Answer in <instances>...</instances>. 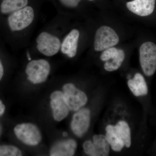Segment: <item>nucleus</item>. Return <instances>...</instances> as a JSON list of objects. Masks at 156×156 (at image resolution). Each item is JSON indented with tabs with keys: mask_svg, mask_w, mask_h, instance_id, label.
<instances>
[{
	"mask_svg": "<svg viewBox=\"0 0 156 156\" xmlns=\"http://www.w3.org/2000/svg\"><path fill=\"white\" fill-rule=\"evenodd\" d=\"M77 148L76 142L73 139L61 140L53 144L50 151L51 156L74 155Z\"/></svg>",
	"mask_w": 156,
	"mask_h": 156,
	"instance_id": "13",
	"label": "nucleus"
},
{
	"mask_svg": "<svg viewBox=\"0 0 156 156\" xmlns=\"http://www.w3.org/2000/svg\"><path fill=\"white\" fill-rule=\"evenodd\" d=\"M80 37V32L78 30H72L61 41V53L69 58L75 57L77 53Z\"/></svg>",
	"mask_w": 156,
	"mask_h": 156,
	"instance_id": "11",
	"label": "nucleus"
},
{
	"mask_svg": "<svg viewBox=\"0 0 156 156\" xmlns=\"http://www.w3.org/2000/svg\"><path fill=\"white\" fill-rule=\"evenodd\" d=\"M14 132L17 138L24 144L36 146L42 140L38 128L31 123H22L15 126Z\"/></svg>",
	"mask_w": 156,
	"mask_h": 156,
	"instance_id": "5",
	"label": "nucleus"
},
{
	"mask_svg": "<svg viewBox=\"0 0 156 156\" xmlns=\"http://www.w3.org/2000/svg\"><path fill=\"white\" fill-rule=\"evenodd\" d=\"M37 50L44 56L51 57L60 51L61 40L56 34L48 31H43L36 40Z\"/></svg>",
	"mask_w": 156,
	"mask_h": 156,
	"instance_id": "2",
	"label": "nucleus"
},
{
	"mask_svg": "<svg viewBox=\"0 0 156 156\" xmlns=\"http://www.w3.org/2000/svg\"><path fill=\"white\" fill-rule=\"evenodd\" d=\"M106 136L112 149L116 152H119L125 146L122 140L117 134L115 126L108 125L106 128Z\"/></svg>",
	"mask_w": 156,
	"mask_h": 156,
	"instance_id": "16",
	"label": "nucleus"
},
{
	"mask_svg": "<svg viewBox=\"0 0 156 156\" xmlns=\"http://www.w3.org/2000/svg\"><path fill=\"white\" fill-rule=\"evenodd\" d=\"M65 7L68 8H75L78 5L81 0H59Z\"/></svg>",
	"mask_w": 156,
	"mask_h": 156,
	"instance_id": "21",
	"label": "nucleus"
},
{
	"mask_svg": "<svg viewBox=\"0 0 156 156\" xmlns=\"http://www.w3.org/2000/svg\"><path fill=\"white\" fill-rule=\"evenodd\" d=\"M63 135H64V136H67V134L66 133V132H65V133H63Z\"/></svg>",
	"mask_w": 156,
	"mask_h": 156,
	"instance_id": "24",
	"label": "nucleus"
},
{
	"mask_svg": "<svg viewBox=\"0 0 156 156\" xmlns=\"http://www.w3.org/2000/svg\"><path fill=\"white\" fill-rule=\"evenodd\" d=\"M88 1H94V0H88Z\"/></svg>",
	"mask_w": 156,
	"mask_h": 156,
	"instance_id": "25",
	"label": "nucleus"
},
{
	"mask_svg": "<svg viewBox=\"0 0 156 156\" xmlns=\"http://www.w3.org/2000/svg\"><path fill=\"white\" fill-rule=\"evenodd\" d=\"M119 49L114 47H112L106 49L102 53L100 58L102 61H107L114 58L118 53Z\"/></svg>",
	"mask_w": 156,
	"mask_h": 156,
	"instance_id": "20",
	"label": "nucleus"
},
{
	"mask_svg": "<svg viewBox=\"0 0 156 156\" xmlns=\"http://www.w3.org/2000/svg\"><path fill=\"white\" fill-rule=\"evenodd\" d=\"M4 74V68L3 66V63L0 58V81L2 79Z\"/></svg>",
	"mask_w": 156,
	"mask_h": 156,
	"instance_id": "22",
	"label": "nucleus"
},
{
	"mask_svg": "<svg viewBox=\"0 0 156 156\" xmlns=\"http://www.w3.org/2000/svg\"><path fill=\"white\" fill-rule=\"evenodd\" d=\"M28 4V0H2L0 4V15L7 17Z\"/></svg>",
	"mask_w": 156,
	"mask_h": 156,
	"instance_id": "15",
	"label": "nucleus"
},
{
	"mask_svg": "<svg viewBox=\"0 0 156 156\" xmlns=\"http://www.w3.org/2000/svg\"><path fill=\"white\" fill-rule=\"evenodd\" d=\"M91 119V112L89 108H81L73 116L71 128L74 134L79 137L84 135L89 129Z\"/></svg>",
	"mask_w": 156,
	"mask_h": 156,
	"instance_id": "9",
	"label": "nucleus"
},
{
	"mask_svg": "<svg viewBox=\"0 0 156 156\" xmlns=\"http://www.w3.org/2000/svg\"><path fill=\"white\" fill-rule=\"evenodd\" d=\"M125 58L124 51L119 49L118 53L112 60L106 61L104 64L105 69L107 71L112 72L116 70L121 66Z\"/></svg>",
	"mask_w": 156,
	"mask_h": 156,
	"instance_id": "18",
	"label": "nucleus"
},
{
	"mask_svg": "<svg viewBox=\"0 0 156 156\" xmlns=\"http://www.w3.org/2000/svg\"><path fill=\"white\" fill-rule=\"evenodd\" d=\"M110 147L106 136L102 134H95L93 136V142L87 140L83 144L85 152L91 156L108 155Z\"/></svg>",
	"mask_w": 156,
	"mask_h": 156,
	"instance_id": "8",
	"label": "nucleus"
},
{
	"mask_svg": "<svg viewBox=\"0 0 156 156\" xmlns=\"http://www.w3.org/2000/svg\"><path fill=\"white\" fill-rule=\"evenodd\" d=\"M119 37L113 29L107 26L101 27L95 34L94 48L95 51L105 50L119 43Z\"/></svg>",
	"mask_w": 156,
	"mask_h": 156,
	"instance_id": "7",
	"label": "nucleus"
},
{
	"mask_svg": "<svg viewBox=\"0 0 156 156\" xmlns=\"http://www.w3.org/2000/svg\"><path fill=\"white\" fill-rule=\"evenodd\" d=\"M35 16L34 9L32 6L27 5L6 17V24L11 32H22L33 23Z\"/></svg>",
	"mask_w": 156,
	"mask_h": 156,
	"instance_id": "1",
	"label": "nucleus"
},
{
	"mask_svg": "<svg viewBox=\"0 0 156 156\" xmlns=\"http://www.w3.org/2000/svg\"><path fill=\"white\" fill-rule=\"evenodd\" d=\"M117 134L124 143L125 146L129 147L131 145V130L128 123L125 121L119 122L115 126Z\"/></svg>",
	"mask_w": 156,
	"mask_h": 156,
	"instance_id": "17",
	"label": "nucleus"
},
{
	"mask_svg": "<svg viewBox=\"0 0 156 156\" xmlns=\"http://www.w3.org/2000/svg\"><path fill=\"white\" fill-rule=\"evenodd\" d=\"M22 153L18 148L14 146H0V156H21Z\"/></svg>",
	"mask_w": 156,
	"mask_h": 156,
	"instance_id": "19",
	"label": "nucleus"
},
{
	"mask_svg": "<svg viewBox=\"0 0 156 156\" xmlns=\"http://www.w3.org/2000/svg\"><path fill=\"white\" fill-rule=\"evenodd\" d=\"M128 85L133 94L137 97L147 95L148 92L145 79L140 73H136L133 79L129 80Z\"/></svg>",
	"mask_w": 156,
	"mask_h": 156,
	"instance_id": "14",
	"label": "nucleus"
},
{
	"mask_svg": "<svg viewBox=\"0 0 156 156\" xmlns=\"http://www.w3.org/2000/svg\"><path fill=\"white\" fill-rule=\"evenodd\" d=\"M5 110V106L3 103L2 101L0 100V116L2 115L4 113Z\"/></svg>",
	"mask_w": 156,
	"mask_h": 156,
	"instance_id": "23",
	"label": "nucleus"
},
{
	"mask_svg": "<svg viewBox=\"0 0 156 156\" xmlns=\"http://www.w3.org/2000/svg\"><path fill=\"white\" fill-rule=\"evenodd\" d=\"M156 0H134L127 3L129 11L141 17L150 15L153 12Z\"/></svg>",
	"mask_w": 156,
	"mask_h": 156,
	"instance_id": "12",
	"label": "nucleus"
},
{
	"mask_svg": "<svg viewBox=\"0 0 156 156\" xmlns=\"http://www.w3.org/2000/svg\"><path fill=\"white\" fill-rule=\"evenodd\" d=\"M140 62L146 76L153 75L156 70V45L151 42H145L140 48Z\"/></svg>",
	"mask_w": 156,
	"mask_h": 156,
	"instance_id": "4",
	"label": "nucleus"
},
{
	"mask_svg": "<svg viewBox=\"0 0 156 156\" xmlns=\"http://www.w3.org/2000/svg\"><path fill=\"white\" fill-rule=\"evenodd\" d=\"M51 71L48 60L38 59L30 60L27 65L25 73L27 79L33 84H40L47 80Z\"/></svg>",
	"mask_w": 156,
	"mask_h": 156,
	"instance_id": "3",
	"label": "nucleus"
},
{
	"mask_svg": "<svg viewBox=\"0 0 156 156\" xmlns=\"http://www.w3.org/2000/svg\"><path fill=\"white\" fill-rule=\"evenodd\" d=\"M63 97L70 110L76 112L86 105L88 101L87 95L72 83L63 87Z\"/></svg>",
	"mask_w": 156,
	"mask_h": 156,
	"instance_id": "6",
	"label": "nucleus"
},
{
	"mask_svg": "<svg viewBox=\"0 0 156 156\" xmlns=\"http://www.w3.org/2000/svg\"><path fill=\"white\" fill-rule=\"evenodd\" d=\"M50 99L53 118L55 121L60 122L67 116L69 110L65 101L63 92L59 91L53 92L50 95Z\"/></svg>",
	"mask_w": 156,
	"mask_h": 156,
	"instance_id": "10",
	"label": "nucleus"
}]
</instances>
